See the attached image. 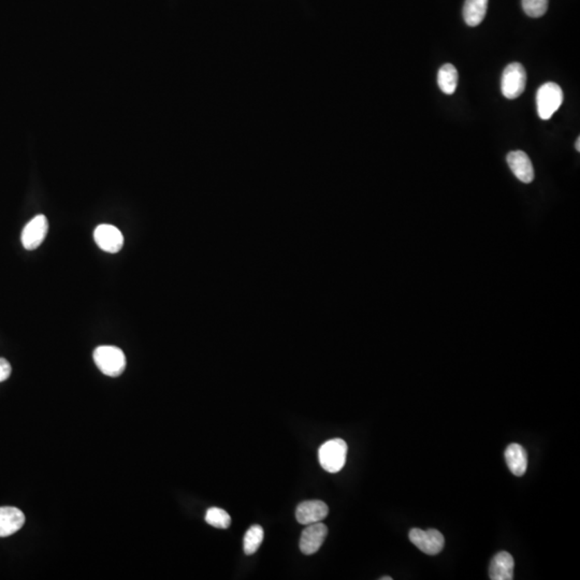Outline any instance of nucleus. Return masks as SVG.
<instances>
[{"label":"nucleus","mask_w":580,"mask_h":580,"mask_svg":"<svg viewBox=\"0 0 580 580\" xmlns=\"http://www.w3.org/2000/svg\"><path fill=\"white\" fill-rule=\"evenodd\" d=\"M94 362L104 375L118 377L126 368V357L116 346H99L95 349Z\"/></svg>","instance_id":"obj_1"},{"label":"nucleus","mask_w":580,"mask_h":580,"mask_svg":"<svg viewBox=\"0 0 580 580\" xmlns=\"http://www.w3.org/2000/svg\"><path fill=\"white\" fill-rule=\"evenodd\" d=\"M347 444L342 438H333L321 446L318 458L321 467L329 473H337L346 462Z\"/></svg>","instance_id":"obj_2"},{"label":"nucleus","mask_w":580,"mask_h":580,"mask_svg":"<svg viewBox=\"0 0 580 580\" xmlns=\"http://www.w3.org/2000/svg\"><path fill=\"white\" fill-rule=\"evenodd\" d=\"M562 102H563V92L561 87L556 83H545L537 91V113L544 121L552 118V115L561 106Z\"/></svg>","instance_id":"obj_3"},{"label":"nucleus","mask_w":580,"mask_h":580,"mask_svg":"<svg viewBox=\"0 0 580 580\" xmlns=\"http://www.w3.org/2000/svg\"><path fill=\"white\" fill-rule=\"evenodd\" d=\"M527 73L520 63H512L504 69L501 79L502 94L505 98L516 99L525 92Z\"/></svg>","instance_id":"obj_4"},{"label":"nucleus","mask_w":580,"mask_h":580,"mask_svg":"<svg viewBox=\"0 0 580 580\" xmlns=\"http://www.w3.org/2000/svg\"><path fill=\"white\" fill-rule=\"evenodd\" d=\"M411 542L424 554L436 556L443 550L445 539L440 531L429 529H412L409 532Z\"/></svg>","instance_id":"obj_5"},{"label":"nucleus","mask_w":580,"mask_h":580,"mask_svg":"<svg viewBox=\"0 0 580 580\" xmlns=\"http://www.w3.org/2000/svg\"><path fill=\"white\" fill-rule=\"evenodd\" d=\"M48 232V222L44 215H37L25 226L22 232L23 246L27 251H34L44 241Z\"/></svg>","instance_id":"obj_6"},{"label":"nucleus","mask_w":580,"mask_h":580,"mask_svg":"<svg viewBox=\"0 0 580 580\" xmlns=\"http://www.w3.org/2000/svg\"><path fill=\"white\" fill-rule=\"evenodd\" d=\"M94 238L97 245L106 253H118L124 245L123 234L112 225H99L95 229Z\"/></svg>","instance_id":"obj_7"},{"label":"nucleus","mask_w":580,"mask_h":580,"mask_svg":"<svg viewBox=\"0 0 580 580\" xmlns=\"http://www.w3.org/2000/svg\"><path fill=\"white\" fill-rule=\"evenodd\" d=\"M328 534V527L324 523L308 525L300 539V549L306 556L314 554L321 548Z\"/></svg>","instance_id":"obj_8"},{"label":"nucleus","mask_w":580,"mask_h":580,"mask_svg":"<svg viewBox=\"0 0 580 580\" xmlns=\"http://www.w3.org/2000/svg\"><path fill=\"white\" fill-rule=\"evenodd\" d=\"M329 508L323 501H306L297 507V521L301 525H312V523H321L328 516Z\"/></svg>","instance_id":"obj_9"},{"label":"nucleus","mask_w":580,"mask_h":580,"mask_svg":"<svg viewBox=\"0 0 580 580\" xmlns=\"http://www.w3.org/2000/svg\"><path fill=\"white\" fill-rule=\"evenodd\" d=\"M507 164L514 176L523 183L529 184L534 180V169L530 157L523 151H514L507 155Z\"/></svg>","instance_id":"obj_10"},{"label":"nucleus","mask_w":580,"mask_h":580,"mask_svg":"<svg viewBox=\"0 0 580 580\" xmlns=\"http://www.w3.org/2000/svg\"><path fill=\"white\" fill-rule=\"evenodd\" d=\"M25 515L19 508L5 506L0 507V537H8L22 529Z\"/></svg>","instance_id":"obj_11"},{"label":"nucleus","mask_w":580,"mask_h":580,"mask_svg":"<svg viewBox=\"0 0 580 580\" xmlns=\"http://www.w3.org/2000/svg\"><path fill=\"white\" fill-rule=\"evenodd\" d=\"M515 561L507 552H500L492 558L489 568V577L492 580H512L514 578Z\"/></svg>","instance_id":"obj_12"},{"label":"nucleus","mask_w":580,"mask_h":580,"mask_svg":"<svg viewBox=\"0 0 580 580\" xmlns=\"http://www.w3.org/2000/svg\"><path fill=\"white\" fill-rule=\"evenodd\" d=\"M505 460L508 469L515 476H523L527 471V455L525 448L519 444H511L506 448Z\"/></svg>","instance_id":"obj_13"},{"label":"nucleus","mask_w":580,"mask_h":580,"mask_svg":"<svg viewBox=\"0 0 580 580\" xmlns=\"http://www.w3.org/2000/svg\"><path fill=\"white\" fill-rule=\"evenodd\" d=\"M489 0H465L463 19L469 26H478L484 21Z\"/></svg>","instance_id":"obj_14"},{"label":"nucleus","mask_w":580,"mask_h":580,"mask_svg":"<svg viewBox=\"0 0 580 580\" xmlns=\"http://www.w3.org/2000/svg\"><path fill=\"white\" fill-rule=\"evenodd\" d=\"M438 83L442 92L447 95L453 94L458 86V71L455 66L445 64L438 71Z\"/></svg>","instance_id":"obj_15"},{"label":"nucleus","mask_w":580,"mask_h":580,"mask_svg":"<svg viewBox=\"0 0 580 580\" xmlns=\"http://www.w3.org/2000/svg\"><path fill=\"white\" fill-rule=\"evenodd\" d=\"M263 536H265V533H263V527H260L259 525H252L246 531L245 536H244L243 546L245 554L252 556V554H255L259 549L261 543H263Z\"/></svg>","instance_id":"obj_16"},{"label":"nucleus","mask_w":580,"mask_h":580,"mask_svg":"<svg viewBox=\"0 0 580 580\" xmlns=\"http://www.w3.org/2000/svg\"><path fill=\"white\" fill-rule=\"evenodd\" d=\"M205 521L217 529H228L232 525V518L229 514L218 507H211L207 509Z\"/></svg>","instance_id":"obj_17"},{"label":"nucleus","mask_w":580,"mask_h":580,"mask_svg":"<svg viewBox=\"0 0 580 580\" xmlns=\"http://www.w3.org/2000/svg\"><path fill=\"white\" fill-rule=\"evenodd\" d=\"M548 3L549 0H523V11L529 17L537 19L547 12Z\"/></svg>","instance_id":"obj_18"},{"label":"nucleus","mask_w":580,"mask_h":580,"mask_svg":"<svg viewBox=\"0 0 580 580\" xmlns=\"http://www.w3.org/2000/svg\"><path fill=\"white\" fill-rule=\"evenodd\" d=\"M11 364L5 358H0V383L1 382L7 381L9 376L11 375Z\"/></svg>","instance_id":"obj_19"},{"label":"nucleus","mask_w":580,"mask_h":580,"mask_svg":"<svg viewBox=\"0 0 580 580\" xmlns=\"http://www.w3.org/2000/svg\"><path fill=\"white\" fill-rule=\"evenodd\" d=\"M575 147L578 152H580V138H578L577 141H576Z\"/></svg>","instance_id":"obj_20"},{"label":"nucleus","mask_w":580,"mask_h":580,"mask_svg":"<svg viewBox=\"0 0 580 580\" xmlns=\"http://www.w3.org/2000/svg\"><path fill=\"white\" fill-rule=\"evenodd\" d=\"M381 580H393V578L388 577V576H385V577H382Z\"/></svg>","instance_id":"obj_21"}]
</instances>
